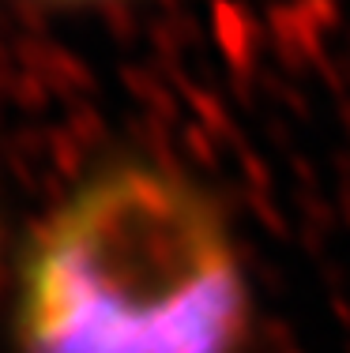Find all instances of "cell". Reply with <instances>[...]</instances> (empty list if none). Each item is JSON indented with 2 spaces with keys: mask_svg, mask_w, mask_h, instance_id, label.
<instances>
[{
  "mask_svg": "<svg viewBox=\"0 0 350 353\" xmlns=\"http://www.w3.org/2000/svg\"><path fill=\"white\" fill-rule=\"evenodd\" d=\"M249 285L204 192L155 165L83 181L30 241L23 353H237Z\"/></svg>",
  "mask_w": 350,
  "mask_h": 353,
  "instance_id": "obj_1",
  "label": "cell"
}]
</instances>
